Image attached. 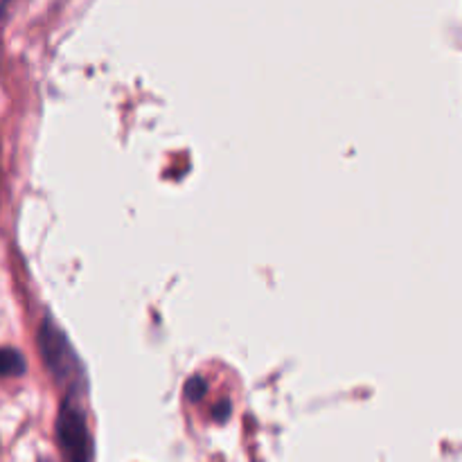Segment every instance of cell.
I'll list each match as a JSON object with an SVG mask.
<instances>
[{"mask_svg":"<svg viewBox=\"0 0 462 462\" xmlns=\"http://www.w3.org/2000/svg\"><path fill=\"white\" fill-rule=\"evenodd\" d=\"M57 440L66 462H93V440L79 406L63 402L57 418Z\"/></svg>","mask_w":462,"mask_h":462,"instance_id":"obj_1","label":"cell"},{"mask_svg":"<svg viewBox=\"0 0 462 462\" xmlns=\"http://www.w3.org/2000/svg\"><path fill=\"white\" fill-rule=\"evenodd\" d=\"M39 350L43 356V364L48 365L50 373L59 382H70L72 377L79 374V364L75 359L70 343L63 337L61 329L52 320H43L39 329Z\"/></svg>","mask_w":462,"mask_h":462,"instance_id":"obj_2","label":"cell"},{"mask_svg":"<svg viewBox=\"0 0 462 462\" xmlns=\"http://www.w3.org/2000/svg\"><path fill=\"white\" fill-rule=\"evenodd\" d=\"M25 373V359L14 347H0V377H21Z\"/></svg>","mask_w":462,"mask_h":462,"instance_id":"obj_3","label":"cell"},{"mask_svg":"<svg viewBox=\"0 0 462 462\" xmlns=\"http://www.w3.org/2000/svg\"><path fill=\"white\" fill-rule=\"evenodd\" d=\"M206 391H208V383H206V379H203V377L189 379L188 386H185V393H188V397L192 402L201 400V397L206 395Z\"/></svg>","mask_w":462,"mask_h":462,"instance_id":"obj_4","label":"cell"},{"mask_svg":"<svg viewBox=\"0 0 462 462\" xmlns=\"http://www.w3.org/2000/svg\"><path fill=\"white\" fill-rule=\"evenodd\" d=\"M217 420H226V415H230V404L228 402H221L219 406H217Z\"/></svg>","mask_w":462,"mask_h":462,"instance_id":"obj_5","label":"cell"}]
</instances>
